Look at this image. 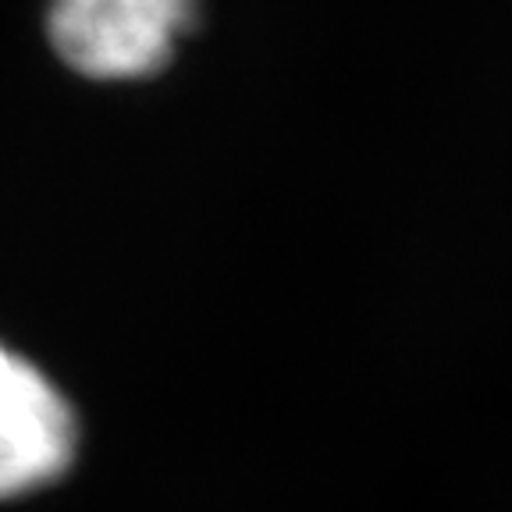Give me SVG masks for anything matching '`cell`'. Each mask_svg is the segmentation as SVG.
I'll use <instances>...</instances> for the list:
<instances>
[{"label":"cell","instance_id":"1","mask_svg":"<svg viewBox=\"0 0 512 512\" xmlns=\"http://www.w3.org/2000/svg\"><path fill=\"white\" fill-rule=\"evenodd\" d=\"M192 25L196 0H47L54 54L93 82L157 75Z\"/></svg>","mask_w":512,"mask_h":512},{"label":"cell","instance_id":"2","mask_svg":"<svg viewBox=\"0 0 512 512\" xmlns=\"http://www.w3.org/2000/svg\"><path fill=\"white\" fill-rule=\"evenodd\" d=\"M79 452V420L43 370L0 345V498L47 488Z\"/></svg>","mask_w":512,"mask_h":512}]
</instances>
